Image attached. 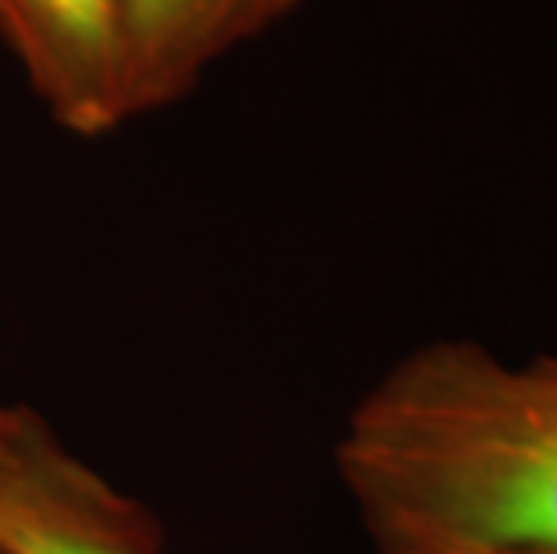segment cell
Here are the masks:
<instances>
[{"label":"cell","mask_w":557,"mask_h":554,"mask_svg":"<svg viewBox=\"0 0 557 554\" xmlns=\"http://www.w3.org/2000/svg\"><path fill=\"white\" fill-rule=\"evenodd\" d=\"M335 468L382 554L557 551V357L424 342L352 404Z\"/></svg>","instance_id":"1"},{"label":"cell","mask_w":557,"mask_h":554,"mask_svg":"<svg viewBox=\"0 0 557 554\" xmlns=\"http://www.w3.org/2000/svg\"><path fill=\"white\" fill-rule=\"evenodd\" d=\"M399 554H557V551H529V547H413Z\"/></svg>","instance_id":"6"},{"label":"cell","mask_w":557,"mask_h":554,"mask_svg":"<svg viewBox=\"0 0 557 554\" xmlns=\"http://www.w3.org/2000/svg\"><path fill=\"white\" fill-rule=\"evenodd\" d=\"M0 37L69 134L104 137L134 123L123 0H0Z\"/></svg>","instance_id":"2"},{"label":"cell","mask_w":557,"mask_h":554,"mask_svg":"<svg viewBox=\"0 0 557 554\" xmlns=\"http://www.w3.org/2000/svg\"><path fill=\"white\" fill-rule=\"evenodd\" d=\"M0 554H159V529L54 440L0 490Z\"/></svg>","instance_id":"3"},{"label":"cell","mask_w":557,"mask_h":554,"mask_svg":"<svg viewBox=\"0 0 557 554\" xmlns=\"http://www.w3.org/2000/svg\"><path fill=\"white\" fill-rule=\"evenodd\" d=\"M299 0H123L129 115L187 98L234 47L281 22Z\"/></svg>","instance_id":"4"},{"label":"cell","mask_w":557,"mask_h":554,"mask_svg":"<svg viewBox=\"0 0 557 554\" xmlns=\"http://www.w3.org/2000/svg\"><path fill=\"white\" fill-rule=\"evenodd\" d=\"M51 440L54 435L47 432V426L33 410L0 399V490L37 461Z\"/></svg>","instance_id":"5"}]
</instances>
